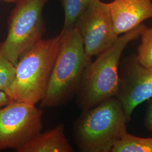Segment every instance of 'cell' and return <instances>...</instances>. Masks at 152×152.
I'll use <instances>...</instances> for the list:
<instances>
[{
    "label": "cell",
    "instance_id": "6da1fadb",
    "mask_svg": "<svg viewBox=\"0 0 152 152\" xmlns=\"http://www.w3.org/2000/svg\"><path fill=\"white\" fill-rule=\"evenodd\" d=\"M128 121L119 100L109 98L83 110L73 126V137L82 152H112L128 133Z\"/></svg>",
    "mask_w": 152,
    "mask_h": 152
},
{
    "label": "cell",
    "instance_id": "7a4b0ae2",
    "mask_svg": "<svg viewBox=\"0 0 152 152\" xmlns=\"http://www.w3.org/2000/svg\"><path fill=\"white\" fill-rule=\"evenodd\" d=\"M60 49L51 73L42 107H56L77 95L85 69L91 61L87 58L81 35L75 27L61 31Z\"/></svg>",
    "mask_w": 152,
    "mask_h": 152
},
{
    "label": "cell",
    "instance_id": "3957f363",
    "mask_svg": "<svg viewBox=\"0 0 152 152\" xmlns=\"http://www.w3.org/2000/svg\"><path fill=\"white\" fill-rule=\"evenodd\" d=\"M63 33L41 39L21 55L16 76L6 93L12 101L36 105L43 98L58 54Z\"/></svg>",
    "mask_w": 152,
    "mask_h": 152
},
{
    "label": "cell",
    "instance_id": "277c9868",
    "mask_svg": "<svg viewBox=\"0 0 152 152\" xmlns=\"http://www.w3.org/2000/svg\"><path fill=\"white\" fill-rule=\"evenodd\" d=\"M120 35L108 49L98 55L86 67L79 91L78 103L83 110L91 108L109 98L115 97L119 85V66L124 50L140 37L144 27Z\"/></svg>",
    "mask_w": 152,
    "mask_h": 152
},
{
    "label": "cell",
    "instance_id": "5b68a950",
    "mask_svg": "<svg viewBox=\"0 0 152 152\" xmlns=\"http://www.w3.org/2000/svg\"><path fill=\"white\" fill-rule=\"evenodd\" d=\"M48 0H16L9 20L8 33L0 53L16 65L24 52L42 39V11Z\"/></svg>",
    "mask_w": 152,
    "mask_h": 152
},
{
    "label": "cell",
    "instance_id": "8992f818",
    "mask_svg": "<svg viewBox=\"0 0 152 152\" xmlns=\"http://www.w3.org/2000/svg\"><path fill=\"white\" fill-rule=\"evenodd\" d=\"M43 112L31 104L12 101L0 108V151H15L41 132Z\"/></svg>",
    "mask_w": 152,
    "mask_h": 152
},
{
    "label": "cell",
    "instance_id": "52a82bcc",
    "mask_svg": "<svg viewBox=\"0 0 152 152\" xmlns=\"http://www.w3.org/2000/svg\"><path fill=\"white\" fill-rule=\"evenodd\" d=\"M75 27L81 35L90 60L110 48L120 36L114 31L108 6L100 0H92L77 19Z\"/></svg>",
    "mask_w": 152,
    "mask_h": 152
},
{
    "label": "cell",
    "instance_id": "ba28073f",
    "mask_svg": "<svg viewBox=\"0 0 152 152\" xmlns=\"http://www.w3.org/2000/svg\"><path fill=\"white\" fill-rule=\"evenodd\" d=\"M117 98L128 121L136 107L152 98V68L137 60L136 56L120 61Z\"/></svg>",
    "mask_w": 152,
    "mask_h": 152
},
{
    "label": "cell",
    "instance_id": "9c48e42d",
    "mask_svg": "<svg viewBox=\"0 0 152 152\" xmlns=\"http://www.w3.org/2000/svg\"><path fill=\"white\" fill-rule=\"evenodd\" d=\"M114 31L122 35L152 18V0H113L107 3Z\"/></svg>",
    "mask_w": 152,
    "mask_h": 152
},
{
    "label": "cell",
    "instance_id": "30bf717a",
    "mask_svg": "<svg viewBox=\"0 0 152 152\" xmlns=\"http://www.w3.org/2000/svg\"><path fill=\"white\" fill-rule=\"evenodd\" d=\"M73 149L66 139L64 126L39 132L33 137L17 152H72Z\"/></svg>",
    "mask_w": 152,
    "mask_h": 152
},
{
    "label": "cell",
    "instance_id": "8fae6325",
    "mask_svg": "<svg viewBox=\"0 0 152 152\" xmlns=\"http://www.w3.org/2000/svg\"><path fill=\"white\" fill-rule=\"evenodd\" d=\"M112 152H152V137L126 134L114 145Z\"/></svg>",
    "mask_w": 152,
    "mask_h": 152
},
{
    "label": "cell",
    "instance_id": "7c38bea8",
    "mask_svg": "<svg viewBox=\"0 0 152 152\" xmlns=\"http://www.w3.org/2000/svg\"><path fill=\"white\" fill-rule=\"evenodd\" d=\"M64 11L63 31L75 27L77 19L85 11L92 0H60Z\"/></svg>",
    "mask_w": 152,
    "mask_h": 152
},
{
    "label": "cell",
    "instance_id": "4fadbf2b",
    "mask_svg": "<svg viewBox=\"0 0 152 152\" xmlns=\"http://www.w3.org/2000/svg\"><path fill=\"white\" fill-rule=\"evenodd\" d=\"M140 37L141 43L137 48L136 59L141 65L152 68V27L144 25Z\"/></svg>",
    "mask_w": 152,
    "mask_h": 152
},
{
    "label": "cell",
    "instance_id": "5bb4252c",
    "mask_svg": "<svg viewBox=\"0 0 152 152\" xmlns=\"http://www.w3.org/2000/svg\"><path fill=\"white\" fill-rule=\"evenodd\" d=\"M16 76L15 65L0 53V91L6 92Z\"/></svg>",
    "mask_w": 152,
    "mask_h": 152
},
{
    "label": "cell",
    "instance_id": "9a60e30c",
    "mask_svg": "<svg viewBox=\"0 0 152 152\" xmlns=\"http://www.w3.org/2000/svg\"><path fill=\"white\" fill-rule=\"evenodd\" d=\"M149 100L145 119V126L152 134V99H151Z\"/></svg>",
    "mask_w": 152,
    "mask_h": 152
},
{
    "label": "cell",
    "instance_id": "2e32d148",
    "mask_svg": "<svg viewBox=\"0 0 152 152\" xmlns=\"http://www.w3.org/2000/svg\"><path fill=\"white\" fill-rule=\"evenodd\" d=\"M12 100L5 91H0V108L11 103Z\"/></svg>",
    "mask_w": 152,
    "mask_h": 152
},
{
    "label": "cell",
    "instance_id": "e0dca14e",
    "mask_svg": "<svg viewBox=\"0 0 152 152\" xmlns=\"http://www.w3.org/2000/svg\"><path fill=\"white\" fill-rule=\"evenodd\" d=\"M2 1H4L5 2H8V3H15L16 0H0Z\"/></svg>",
    "mask_w": 152,
    "mask_h": 152
}]
</instances>
